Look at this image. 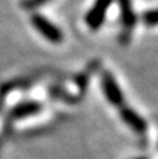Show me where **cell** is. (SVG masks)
I'll use <instances>...</instances> for the list:
<instances>
[{"mask_svg":"<svg viewBox=\"0 0 158 159\" xmlns=\"http://www.w3.org/2000/svg\"><path fill=\"white\" fill-rule=\"evenodd\" d=\"M31 24L32 27L44 36L46 41H49L50 43H62L63 42V31L58 27L56 24H53L49 18L44 16L41 13H34L31 16Z\"/></svg>","mask_w":158,"mask_h":159,"instance_id":"6da1fadb","label":"cell"},{"mask_svg":"<svg viewBox=\"0 0 158 159\" xmlns=\"http://www.w3.org/2000/svg\"><path fill=\"white\" fill-rule=\"evenodd\" d=\"M101 88L104 91V95L108 99V102L115 107H122L125 105V96L120 89L119 84L116 82L115 77L111 74V71L104 70L101 73Z\"/></svg>","mask_w":158,"mask_h":159,"instance_id":"7a4b0ae2","label":"cell"},{"mask_svg":"<svg viewBox=\"0 0 158 159\" xmlns=\"http://www.w3.org/2000/svg\"><path fill=\"white\" fill-rule=\"evenodd\" d=\"M114 0H95V3L91 6L86 14V24L91 31H98L102 27L104 21L106 18V13H108L111 4Z\"/></svg>","mask_w":158,"mask_h":159,"instance_id":"3957f363","label":"cell"},{"mask_svg":"<svg viewBox=\"0 0 158 159\" xmlns=\"http://www.w3.org/2000/svg\"><path fill=\"white\" fill-rule=\"evenodd\" d=\"M119 115H120V119L123 120V123L130 127L134 133L144 134L147 131V121H146V119L143 116H140L134 109L129 107L128 105H123L122 107H119Z\"/></svg>","mask_w":158,"mask_h":159,"instance_id":"277c9868","label":"cell"},{"mask_svg":"<svg viewBox=\"0 0 158 159\" xmlns=\"http://www.w3.org/2000/svg\"><path fill=\"white\" fill-rule=\"evenodd\" d=\"M42 110V103L38 101H24L14 105L8 112V117L13 120H22L31 117Z\"/></svg>","mask_w":158,"mask_h":159,"instance_id":"5b68a950","label":"cell"},{"mask_svg":"<svg viewBox=\"0 0 158 159\" xmlns=\"http://www.w3.org/2000/svg\"><path fill=\"white\" fill-rule=\"evenodd\" d=\"M120 10V21L126 31H132L136 27L137 16L133 10V3L132 0H118Z\"/></svg>","mask_w":158,"mask_h":159,"instance_id":"8992f818","label":"cell"},{"mask_svg":"<svg viewBox=\"0 0 158 159\" xmlns=\"http://www.w3.org/2000/svg\"><path fill=\"white\" fill-rule=\"evenodd\" d=\"M142 21L147 27H156V25H158V8L146 10L142 14Z\"/></svg>","mask_w":158,"mask_h":159,"instance_id":"52a82bcc","label":"cell"},{"mask_svg":"<svg viewBox=\"0 0 158 159\" xmlns=\"http://www.w3.org/2000/svg\"><path fill=\"white\" fill-rule=\"evenodd\" d=\"M50 2V0H21V7L25 8V10H35V8L44 6L45 3Z\"/></svg>","mask_w":158,"mask_h":159,"instance_id":"ba28073f","label":"cell"},{"mask_svg":"<svg viewBox=\"0 0 158 159\" xmlns=\"http://www.w3.org/2000/svg\"><path fill=\"white\" fill-rule=\"evenodd\" d=\"M76 84L78 85V88H80L81 91H84L87 88V85H88V75L87 74H81V75H78V78H77V82Z\"/></svg>","mask_w":158,"mask_h":159,"instance_id":"9c48e42d","label":"cell"},{"mask_svg":"<svg viewBox=\"0 0 158 159\" xmlns=\"http://www.w3.org/2000/svg\"><path fill=\"white\" fill-rule=\"evenodd\" d=\"M133 159H147V158H143V157H140V158H133Z\"/></svg>","mask_w":158,"mask_h":159,"instance_id":"30bf717a","label":"cell"}]
</instances>
